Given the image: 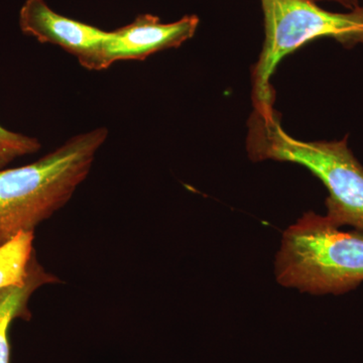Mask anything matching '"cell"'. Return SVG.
Listing matches in <instances>:
<instances>
[{
  "label": "cell",
  "mask_w": 363,
  "mask_h": 363,
  "mask_svg": "<svg viewBox=\"0 0 363 363\" xmlns=\"http://www.w3.org/2000/svg\"><path fill=\"white\" fill-rule=\"evenodd\" d=\"M106 128L69 138L37 161L0 169V247L25 233H35L70 201L89 176Z\"/></svg>",
  "instance_id": "1"
},
{
  "label": "cell",
  "mask_w": 363,
  "mask_h": 363,
  "mask_svg": "<svg viewBox=\"0 0 363 363\" xmlns=\"http://www.w3.org/2000/svg\"><path fill=\"white\" fill-rule=\"evenodd\" d=\"M247 147L253 161L294 162L309 169L328 191L327 218L340 228L363 230V166L348 147L347 136L332 142H303L283 130L276 111H253Z\"/></svg>",
  "instance_id": "2"
},
{
  "label": "cell",
  "mask_w": 363,
  "mask_h": 363,
  "mask_svg": "<svg viewBox=\"0 0 363 363\" xmlns=\"http://www.w3.org/2000/svg\"><path fill=\"white\" fill-rule=\"evenodd\" d=\"M277 281L313 295H342L363 283V230H341L308 212L283 234Z\"/></svg>",
  "instance_id": "3"
},
{
  "label": "cell",
  "mask_w": 363,
  "mask_h": 363,
  "mask_svg": "<svg viewBox=\"0 0 363 363\" xmlns=\"http://www.w3.org/2000/svg\"><path fill=\"white\" fill-rule=\"evenodd\" d=\"M264 40L252 68L255 112L274 111L271 82L279 62L312 40L331 38L345 48L363 44V6L348 13L325 11L312 0H260Z\"/></svg>",
  "instance_id": "4"
},
{
  "label": "cell",
  "mask_w": 363,
  "mask_h": 363,
  "mask_svg": "<svg viewBox=\"0 0 363 363\" xmlns=\"http://www.w3.org/2000/svg\"><path fill=\"white\" fill-rule=\"evenodd\" d=\"M200 20L195 14L173 23L159 16L138 14L128 25L109 30L87 70L102 71L119 61H143L157 52L176 49L194 37Z\"/></svg>",
  "instance_id": "5"
},
{
  "label": "cell",
  "mask_w": 363,
  "mask_h": 363,
  "mask_svg": "<svg viewBox=\"0 0 363 363\" xmlns=\"http://www.w3.org/2000/svg\"><path fill=\"white\" fill-rule=\"evenodd\" d=\"M18 25L23 35L42 44L58 45L75 56L86 69L109 35V30L56 13L45 0H26Z\"/></svg>",
  "instance_id": "6"
},
{
  "label": "cell",
  "mask_w": 363,
  "mask_h": 363,
  "mask_svg": "<svg viewBox=\"0 0 363 363\" xmlns=\"http://www.w3.org/2000/svg\"><path fill=\"white\" fill-rule=\"evenodd\" d=\"M60 283L61 279L58 277L45 271L35 253L30 264V274L23 285L0 289V363H11L9 331L11 325L18 319L23 321L32 319L28 305L33 294L44 286Z\"/></svg>",
  "instance_id": "7"
},
{
  "label": "cell",
  "mask_w": 363,
  "mask_h": 363,
  "mask_svg": "<svg viewBox=\"0 0 363 363\" xmlns=\"http://www.w3.org/2000/svg\"><path fill=\"white\" fill-rule=\"evenodd\" d=\"M35 233H25L0 247V289L23 285L35 257Z\"/></svg>",
  "instance_id": "8"
},
{
  "label": "cell",
  "mask_w": 363,
  "mask_h": 363,
  "mask_svg": "<svg viewBox=\"0 0 363 363\" xmlns=\"http://www.w3.org/2000/svg\"><path fill=\"white\" fill-rule=\"evenodd\" d=\"M42 149L37 138L14 133L0 124V169L7 168L20 157L35 154Z\"/></svg>",
  "instance_id": "9"
},
{
  "label": "cell",
  "mask_w": 363,
  "mask_h": 363,
  "mask_svg": "<svg viewBox=\"0 0 363 363\" xmlns=\"http://www.w3.org/2000/svg\"><path fill=\"white\" fill-rule=\"evenodd\" d=\"M312 1L316 2V4L319 1L336 2V4H340V6L350 9V11H352V9L359 6V0H312Z\"/></svg>",
  "instance_id": "10"
}]
</instances>
